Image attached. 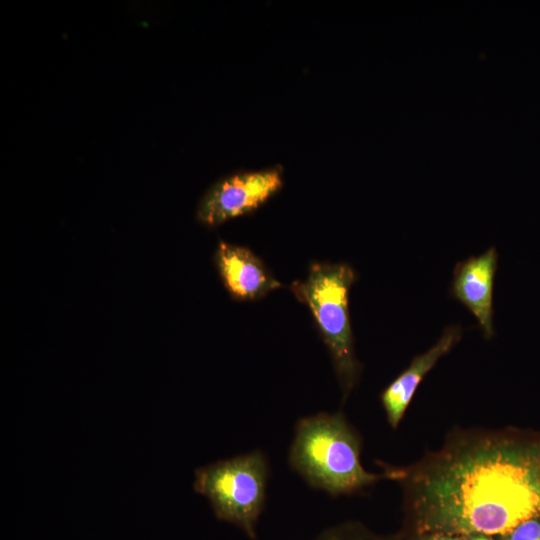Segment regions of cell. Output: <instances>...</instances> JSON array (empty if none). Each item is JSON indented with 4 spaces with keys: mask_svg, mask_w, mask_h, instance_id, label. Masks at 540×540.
<instances>
[{
    "mask_svg": "<svg viewBox=\"0 0 540 540\" xmlns=\"http://www.w3.org/2000/svg\"><path fill=\"white\" fill-rule=\"evenodd\" d=\"M356 279L354 269L346 263L314 262L306 279L290 286L313 316L331 356L344 401L357 385L362 370L355 355L349 314V291Z\"/></svg>",
    "mask_w": 540,
    "mask_h": 540,
    "instance_id": "cell-3",
    "label": "cell"
},
{
    "mask_svg": "<svg viewBox=\"0 0 540 540\" xmlns=\"http://www.w3.org/2000/svg\"><path fill=\"white\" fill-rule=\"evenodd\" d=\"M463 540H500V536L484 534V533H473L462 536Z\"/></svg>",
    "mask_w": 540,
    "mask_h": 540,
    "instance_id": "cell-12",
    "label": "cell"
},
{
    "mask_svg": "<svg viewBox=\"0 0 540 540\" xmlns=\"http://www.w3.org/2000/svg\"><path fill=\"white\" fill-rule=\"evenodd\" d=\"M497 264L494 246L480 255L470 256L456 264L450 287V295L473 314L486 340L495 335L493 290Z\"/></svg>",
    "mask_w": 540,
    "mask_h": 540,
    "instance_id": "cell-6",
    "label": "cell"
},
{
    "mask_svg": "<svg viewBox=\"0 0 540 540\" xmlns=\"http://www.w3.org/2000/svg\"><path fill=\"white\" fill-rule=\"evenodd\" d=\"M500 540H540V514L520 522L500 535Z\"/></svg>",
    "mask_w": 540,
    "mask_h": 540,
    "instance_id": "cell-10",
    "label": "cell"
},
{
    "mask_svg": "<svg viewBox=\"0 0 540 540\" xmlns=\"http://www.w3.org/2000/svg\"><path fill=\"white\" fill-rule=\"evenodd\" d=\"M269 476L266 455L255 450L196 469L193 488L209 500L217 519L255 540Z\"/></svg>",
    "mask_w": 540,
    "mask_h": 540,
    "instance_id": "cell-4",
    "label": "cell"
},
{
    "mask_svg": "<svg viewBox=\"0 0 540 540\" xmlns=\"http://www.w3.org/2000/svg\"><path fill=\"white\" fill-rule=\"evenodd\" d=\"M214 263L225 289L234 300L257 301L283 286L247 247L220 241Z\"/></svg>",
    "mask_w": 540,
    "mask_h": 540,
    "instance_id": "cell-7",
    "label": "cell"
},
{
    "mask_svg": "<svg viewBox=\"0 0 540 540\" xmlns=\"http://www.w3.org/2000/svg\"><path fill=\"white\" fill-rule=\"evenodd\" d=\"M362 439L342 412L300 418L288 460L311 487L331 496L352 495L385 479L361 462Z\"/></svg>",
    "mask_w": 540,
    "mask_h": 540,
    "instance_id": "cell-2",
    "label": "cell"
},
{
    "mask_svg": "<svg viewBox=\"0 0 540 540\" xmlns=\"http://www.w3.org/2000/svg\"><path fill=\"white\" fill-rule=\"evenodd\" d=\"M461 336L460 326L446 327L438 341L424 353L415 356L408 367L382 391L380 400L390 427L396 429L399 426L424 377L454 348Z\"/></svg>",
    "mask_w": 540,
    "mask_h": 540,
    "instance_id": "cell-8",
    "label": "cell"
},
{
    "mask_svg": "<svg viewBox=\"0 0 540 540\" xmlns=\"http://www.w3.org/2000/svg\"><path fill=\"white\" fill-rule=\"evenodd\" d=\"M314 540H400L398 533L378 534L359 521H346L324 529Z\"/></svg>",
    "mask_w": 540,
    "mask_h": 540,
    "instance_id": "cell-9",
    "label": "cell"
},
{
    "mask_svg": "<svg viewBox=\"0 0 540 540\" xmlns=\"http://www.w3.org/2000/svg\"><path fill=\"white\" fill-rule=\"evenodd\" d=\"M400 540H463L462 536L445 533L399 534Z\"/></svg>",
    "mask_w": 540,
    "mask_h": 540,
    "instance_id": "cell-11",
    "label": "cell"
},
{
    "mask_svg": "<svg viewBox=\"0 0 540 540\" xmlns=\"http://www.w3.org/2000/svg\"><path fill=\"white\" fill-rule=\"evenodd\" d=\"M282 185V171L278 167L231 174L205 193L197 207V219L214 227L246 215L264 204Z\"/></svg>",
    "mask_w": 540,
    "mask_h": 540,
    "instance_id": "cell-5",
    "label": "cell"
},
{
    "mask_svg": "<svg viewBox=\"0 0 540 540\" xmlns=\"http://www.w3.org/2000/svg\"><path fill=\"white\" fill-rule=\"evenodd\" d=\"M403 493L401 535L500 536L540 514V431L461 429L405 466L377 463Z\"/></svg>",
    "mask_w": 540,
    "mask_h": 540,
    "instance_id": "cell-1",
    "label": "cell"
}]
</instances>
